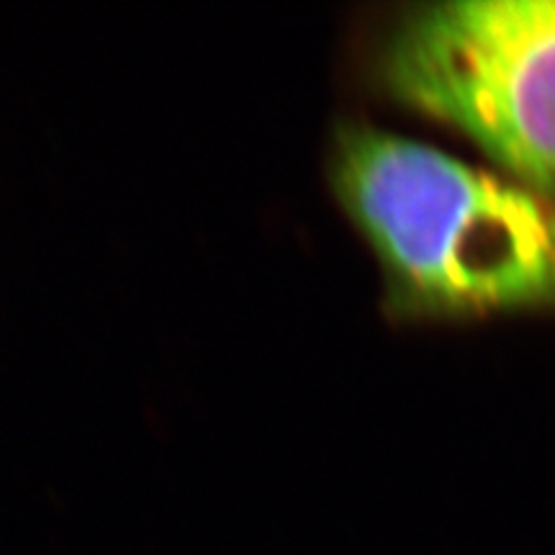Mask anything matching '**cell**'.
I'll return each mask as SVG.
<instances>
[{"label": "cell", "instance_id": "2", "mask_svg": "<svg viewBox=\"0 0 555 555\" xmlns=\"http://www.w3.org/2000/svg\"><path fill=\"white\" fill-rule=\"evenodd\" d=\"M367 80L555 204V0L404 5L373 39Z\"/></svg>", "mask_w": 555, "mask_h": 555}, {"label": "cell", "instance_id": "1", "mask_svg": "<svg viewBox=\"0 0 555 555\" xmlns=\"http://www.w3.org/2000/svg\"><path fill=\"white\" fill-rule=\"evenodd\" d=\"M327 180L391 319L555 309V204L517 180L363 121L335 129Z\"/></svg>", "mask_w": 555, "mask_h": 555}]
</instances>
